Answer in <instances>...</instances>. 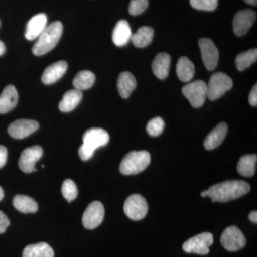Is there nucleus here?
I'll use <instances>...</instances> for the list:
<instances>
[{
	"mask_svg": "<svg viewBox=\"0 0 257 257\" xmlns=\"http://www.w3.org/2000/svg\"><path fill=\"white\" fill-rule=\"evenodd\" d=\"M10 224L9 219L3 211H0V234L5 232Z\"/></svg>",
	"mask_w": 257,
	"mask_h": 257,
	"instance_id": "obj_34",
	"label": "nucleus"
},
{
	"mask_svg": "<svg viewBox=\"0 0 257 257\" xmlns=\"http://www.w3.org/2000/svg\"><path fill=\"white\" fill-rule=\"evenodd\" d=\"M14 207L21 212L35 213L38 210L37 203L32 198L25 195H17L13 199Z\"/></svg>",
	"mask_w": 257,
	"mask_h": 257,
	"instance_id": "obj_28",
	"label": "nucleus"
},
{
	"mask_svg": "<svg viewBox=\"0 0 257 257\" xmlns=\"http://www.w3.org/2000/svg\"><path fill=\"white\" fill-rule=\"evenodd\" d=\"M124 211L126 215L133 220L143 219L148 211L146 199L140 194H132L125 201Z\"/></svg>",
	"mask_w": 257,
	"mask_h": 257,
	"instance_id": "obj_7",
	"label": "nucleus"
},
{
	"mask_svg": "<svg viewBox=\"0 0 257 257\" xmlns=\"http://www.w3.org/2000/svg\"><path fill=\"white\" fill-rule=\"evenodd\" d=\"M257 60V50L253 49L246 51L237 55L235 60L236 68L239 71H243L248 68Z\"/></svg>",
	"mask_w": 257,
	"mask_h": 257,
	"instance_id": "obj_29",
	"label": "nucleus"
},
{
	"mask_svg": "<svg viewBox=\"0 0 257 257\" xmlns=\"http://www.w3.org/2000/svg\"><path fill=\"white\" fill-rule=\"evenodd\" d=\"M182 93L193 107H201L207 97V84L202 80L194 81L184 86Z\"/></svg>",
	"mask_w": 257,
	"mask_h": 257,
	"instance_id": "obj_6",
	"label": "nucleus"
},
{
	"mask_svg": "<svg viewBox=\"0 0 257 257\" xmlns=\"http://www.w3.org/2000/svg\"><path fill=\"white\" fill-rule=\"evenodd\" d=\"M248 102L252 106H257V86L255 84L253 86L251 92H250L249 96H248Z\"/></svg>",
	"mask_w": 257,
	"mask_h": 257,
	"instance_id": "obj_35",
	"label": "nucleus"
},
{
	"mask_svg": "<svg viewBox=\"0 0 257 257\" xmlns=\"http://www.w3.org/2000/svg\"><path fill=\"white\" fill-rule=\"evenodd\" d=\"M55 253L48 243L40 242L27 246L23 251V257H54Z\"/></svg>",
	"mask_w": 257,
	"mask_h": 257,
	"instance_id": "obj_23",
	"label": "nucleus"
},
{
	"mask_svg": "<svg viewBox=\"0 0 257 257\" xmlns=\"http://www.w3.org/2000/svg\"><path fill=\"white\" fill-rule=\"evenodd\" d=\"M5 51H6V47H5L4 42L0 40V56L4 55Z\"/></svg>",
	"mask_w": 257,
	"mask_h": 257,
	"instance_id": "obj_38",
	"label": "nucleus"
},
{
	"mask_svg": "<svg viewBox=\"0 0 257 257\" xmlns=\"http://www.w3.org/2000/svg\"><path fill=\"white\" fill-rule=\"evenodd\" d=\"M43 155V150L40 146L36 145L25 149L22 152L19 160L18 165L20 170L26 173H30L33 171H37L35 165L40 160Z\"/></svg>",
	"mask_w": 257,
	"mask_h": 257,
	"instance_id": "obj_13",
	"label": "nucleus"
},
{
	"mask_svg": "<svg viewBox=\"0 0 257 257\" xmlns=\"http://www.w3.org/2000/svg\"><path fill=\"white\" fill-rule=\"evenodd\" d=\"M63 32V25L60 21L51 23L37 37L36 43L32 47V52L36 56L45 55L57 45Z\"/></svg>",
	"mask_w": 257,
	"mask_h": 257,
	"instance_id": "obj_2",
	"label": "nucleus"
},
{
	"mask_svg": "<svg viewBox=\"0 0 257 257\" xmlns=\"http://www.w3.org/2000/svg\"><path fill=\"white\" fill-rule=\"evenodd\" d=\"M47 26V17L45 13L35 15L27 24L25 36L28 40H36Z\"/></svg>",
	"mask_w": 257,
	"mask_h": 257,
	"instance_id": "obj_15",
	"label": "nucleus"
},
{
	"mask_svg": "<svg viewBox=\"0 0 257 257\" xmlns=\"http://www.w3.org/2000/svg\"><path fill=\"white\" fill-rule=\"evenodd\" d=\"M82 99V91L74 89L67 91L59 104V108L62 112H69L77 107Z\"/></svg>",
	"mask_w": 257,
	"mask_h": 257,
	"instance_id": "obj_22",
	"label": "nucleus"
},
{
	"mask_svg": "<svg viewBox=\"0 0 257 257\" xmlns=\"http://www.w3.org/2000/svg\"><path fill=\"white\" fill-rule=\"evenodd\" d=\"M248 219L254 224L257 223V212L256 211H253L248 214Z\"/></svg>",
	"mask_w": 257,
	"mask_h": 257,
	"instance_id": "obj_37",
	"label": "nucleus"
},
{
	"mask_svg": "<svg viewBox=\"0 0 257 257\" xmlns=\"http://www.w3.org/2000/svg\"><path fill=\"white\" fill-rule=\"evenodd\" d=\"M104 217V206L100 202L94 201L84 211L82 216L83 225L86 229H95L101 224Z\"/></svg>",
	"mask_w": 257,
	"mask_h": 257,
	"instance_id": "obj_11",
	"label": "nucleus"
},
{
	"mask_svg": "<svg viewBox=\"0 0 257 257\" xmlns=\"http://www.w3.org/2000/svg\"><path fill=\"white\" fill-rule=\"evenodd\" d=\"M199 46L206 68L209 71L214 70L219 62V54L217 47L214 45V42L209 38L200 39Z\"/></svg>",
	"mask_w": 257,
	"mask_h": 257,
	"instance_id": "obj_10",
	"label": "nucleus"
},
{
	"mask_svg": "<svg viewBox=\"0 0 257 257\" xmlns=\"http://www.w3.org/2000/svg\"><path fill=\"white\" fill-rule=\"evenodd\" d=\"M62 195L69 202L74 200L77 197V187L73 181L67 179L64 181L62 187Z\"/></svg>",
	"mask_w": 257,
	"mask_h": 257,
	"instance_id": "obj_31",
	"label": "nucleus"
},
{
	"mask_svg": "<svg viewBox=\"0 0 257 257\" xmlns=\"http://www.w3.org/2000/svg\"><path fill=\"white\" fill-rule=\"evenodd\" d=\"M154 33L155 31L153 28L147 26L142 27L137 32L133 34L131 40L135 47L143 48L148 46L151 43L153 40Z\"/></svg>",
	"mask_w": 257,
	"mask_h": 257,
	"instance_id": "obj_26",
	"label": "nucleus"
},
{
	"mask_svg": "<svg viewBox=\"0 0 257 257\" xmlns=\"http://www.w3.org/2000/svg\"><path fill=\"white\" fill-rule=\"evenodd\" d=\"M177 74L179 79L184 82H188L192 80L195 73V67L192 61L187 57L179 58L177 64Z\"/></svg>",
	"mask_w": 257,
	"mask_h": 257,
	"instance_id": "obj_24",
	"label": "nucleus"
},
{
	"mask_svg": "<svg viewBox=\"0 0 257 257\" xmlns=\"http://www.w3.org/2000/svg\"><path fill=\"white\" fill-rule=\"evenodd\" d=\"M190 5L194 9L213 11L217 7L218 0H190Z\"/></svg>",
	"mask_w": 257,
	"mask_h": 257,
	"instance_id": "obj_32",
	"label": "nucleus"
},
{
	"mask_svg": "<svg viewBox=\"0 0 257 257\" xmlns=\"http://www.w3.org/2000/svg\"><path fill=\"white\" fill-rule=\"evenodd\" d=\"M67 63L65 61H59L51 64L45 69L42 76V81L44 84H53L63 77L67 69Z\"/></svg>",
	"mask_w": 257,
	"mask_h": 257,
	"instance_id": "obj_17",
	"label": "nucleus"
},
{
	"mask_svg": "<svg viewBox=\"0 0 257 257\" xmlns=\"http://www.w3.org/2000/svg\"><path fill=\"white\" fill-rule=\"evenodd\" d=\"M221 245L227 251H239L246 245V238L237 226H231L225 229L221 234Z\"/></svg>",
	"mask_w": 257,
	"mask_h": 257,
	"instance_id": "obj_9",
	"label": "nucleus"
},
{
	"mask_svg": "<svg viewBox=\"0 0 257 257\" xmlns=\"http://www.w3.org/2000/svg\"><path fill=\"white\" fill-rule=\"evenodd\" d=\"M149 0H131L128 6V13L134 16L142 14L147 10Z\"/></svg>",
	"mask_w": 257,
	"mask_h": 257,
	"instance_id": "obj_33",
	"label": "nucleus"
},
{
	"mask_svg": "<svg viewBox=\"0 0 257 257\" xmlns=\"http://www.w3.org/2000/svg\"><path fill=\"white\" fill-rule=\"evenodd\" d=\"M83 145L79 149V157L87 161L94 155L96 149L105 146L109 141V135L104 128H92L83 135Z\"/></svg>",
	"mask_w": 257,
	"mask_h": 257,
	"instance_id": "obj_3",
	"label": "nucleus"
},
{
	"mask_svg": "<svg viewBox=\"0 0 257 257\" xmlns=\"http://www.w3.org/2000/svg\"><path fill=\"white\" fill-rule=\"evenodd\" d=\"M228 126L226 123L221 122L217 125L204 140V145L207 150H212L219 146L227 135Z\"/></svg>",
	"mask_w": 257,
	"mask_h": 257,
	"instance_id": "obj_18",
	"label": "nucleus"
},
{
	"mask_svg": "<svg viewBox=\"0 0 257 257\" xmlns=\"http://www.w3.org/2000/svg\"><path fill=\"white\" fill-rule=\"evenodd\" d=\"M256 13L252 10H240L235 15L233 20V30L238 37L243 36L256 21Z\"/></svg>",
	"mask_w": 257,
	"mask_h": 257,
	"instance_id": "obj_12",
	"label": "nucleus"
},
{
	"mask_svg": "<svg viewBox=\"0 0 257 257\" xmlns=\"http://www.w3.org/2000/svg\"><path fill=\"white\" fill-rule=\"evenodd\" d=\"M201 197H207V190H204V192H202V193H201Z\"/></svg>",
	"mask_w": 257,
	"mask_h": 257,
	"instance_id": "obj_41",
	"label": "nucleus"
},
{
	"mask_svg": "<svg viewBox=\"0 0 257 257\" xmlns=\"http://www.w3.org/2000/svg\"><path fill=\"white\" fill-rule=\"evenodd\" d=\"M214 242L212 234L209 232L201 233L184 243L183 250L187 253L206 255L209 252V246Z\"/></svg>",
	"mask_w": 257,
	"mask_h": 257,
	"instance_id": "obj_8",
	"label": "nucleus"
},
{
	"mask_svg": "<svg viewBox=\"0 0 257 257\" xmlns=\"http://www.w3.org/2000/svg\"><path fill=\"white\" fill-rule=\"evenodd\" d=\"M244 1L248 5H256L257 4V0H244Z\"/></svg>",
	"mask_w": 257,
	"mask_h": 257,
	"instance_id": "obj_39",
	"label": "nucleus"
},
{
	"mask_svg": "<svg viewBox=\"0 0 257 257\" xmlns=\"http://www.w3.org/2000/svg\"><path fill=\"white\" fill-rule=\"evenodd\" d=\"M133 36L131 28L126 20H119L116 23L113 30L112 40L114 45L118 47H123L128 43Z\"/></svg>",
	"mask_w": 257,
	"mask_h": 257,
	"instance_id": "obj_19",
	"label": "nucleus"
},
{
	"mask_svg": "<svg viewBox=\"0 0 257 257\" xmlns=\"http://www.w3.org/2000/svg\"><path fill=\"white\" fill-rule=\"evenodd\" d=\"M95 75L93 72L88 70H83L78 72L73 80L74 89L79 91L86 90L92 87L95 82Z\"/></svg>",
	"mask_w": 257,
	"mask_h": 257,
	"instance_id": "obj_27",
	"label": "nucleus"
},
{
	"mask_svg": "<svg viewBox=\"0 0 257 257\" xmlns=\"http://www.w3.org/2000/svg\"><path fill=\"white\" fill-rule=\"evenodd\" d=\"M170 55L165 52H161L155 57L152 62V71L159 79H165L170 72Z\"/></svg>",
	"mask_w": 257,
	"mask_h": 257,
	"instance_id": "obj_20",
	"label": "nucleus"
},
{
	"mask_svg": "<svg viewBox=\"0 0 257 257\" xmlns=\"http://www.w3.org/2000/svg\"><path fill=\"white\" fill-rule=\"evenodd\" d=\"M256 155H243L237 164V172L243 177H251L256 172Z\"/></svg>",
	"mask_w": 257,
	"mask_h": 257,
	"instance_id": "obj_25",
	"label": "nucleus"
},
{
	"mask_svg": "<svg viewBox=\"0 0 257 257\" xmlns=\"http://www.w3.org/2000/svg\"><path fill=\"white\" fill-rule=\"evenodd\" d=\"M250 191V185L241 180H229L214 184L207 189L212 202H226L242 197Z\"/></svg>",
	"mask_w": 257,
	"mask_h": 257,
	"instance_id": "obj_1",
	"label": "nucleus"
},
{
	"mask_svg": "<svg viewBox=\"0 0 257 257\" xmlns=\"http://www.w3.org/2000/svg\"><path fill=\"white\" fill-rule=\"evenodd\" d=\"M18 92L15 86H7L0 94V114H6L13 110L18 104Z\"/></svg>",
	"mask_w": 257,
	"mask_h": 257,
	"instance_id": "obj_16",
	"label": "nucleus"
},
{
	"mask_svg": "<svg viewBox=\"0 0 257 257\" xmlns=\"http://www.w3.org/2000/svg\"><path fill=\"white\" fill-rule=\"evenodd\" d=\"M137 87L136 79L128 72H121L117 81V89L120 96L127 99Z\"/></svg>",
	"mask_w": 257,
	"mask_h": 257,
	"instance_id": "obj_21",
	"label": "nucleus"
},
{
	"mask_svg": "<svg viewBox=\"0 0 257 257\" xmlns=\"http://www.w3.org/2000/svg\"><path fill=\"white\" fill-rule=\"evenodd\" d=\"M3 197H4V191H3V188L0 187V201L3 199Z\"/></svg>",
	"mask_w": 257,
	"mask_h": 257,
	"instance_id": "obj_40",
	"label": "nucleus"
},
{
	"mask_svg": "<svg viewBox=\"0 0 257 257\" xmlns=\"http://www.w3.org/2000/svg\"><path fill=\"white\" fill-rule=\"evenodd\" d=\"M150 161V154L145 150L130 152L120 164V172L124 175H137L146 170Z\"/></svg>",
	"mask_w": 257,
	"mask_h": 257,
	"instance_id": "obj_4",
	"label": "nucleus"
},
{
	"mask_svg": "<svg viewBox=\"0 0 257 257\" xmlns=\"http://www.w3.org/2000/svg\"><path fill=\"white\" fill-rule=\"evenodd\" d=\"M8 160V150L6 147L0 145V168L4 167Z\"/></svg>",
	"mask_w": 257,
	"mask_h": 257,
	"instance_id": "obj_36",
	"label": "nucleus"
},
{
	"mask_svg": "<svg viewBox=\"0 0 257 257\" xmlns=\"http://www.w3.org/2000/svg\"><path fill=\"white\" fill-rule=\"evenodd\" d=\"M233 86V81L227 74L216 72L211 76L207 84V97L216 100L224 95Z\"/></svg>",
	"mask_w": 257,
	"mask_h": 257,
	"instance_id": "obj_5",
	"label": "nucleus"
},
{
	"mask_svg": "<svg viewBox=\"0 0 257 257\" xmlns=\"http://www.w3.org/2000/svg\"><path fill=\"white\" fill-rule=\"evenodd\" d=\"M40 127L37 121L32 119H18L10 124L8 133L12 138L23 139L30 136Z\"/></svg>",
	"mask_w": 257,
	"mask_h": 257,
	"instance_id": "obj_14",
	"label": "nucleus"
},
{
	"mask_svg": "<svg viewBox=\"0 0 257 257\" xmlns=\"http://www.w3.org/2000/svg\"><path fill=\"white\" fill-rule=\"evenodd\" d=\"M165 128V121L161 117L154 118L149 121L147 125V132L150 136L158 137L163 132Z\"/></svg>",
	"mask_w": 257,
	"mask_h": 257,
	"instance_id": "obj_30",
	"label": "nucleus"
}]
</instances>
